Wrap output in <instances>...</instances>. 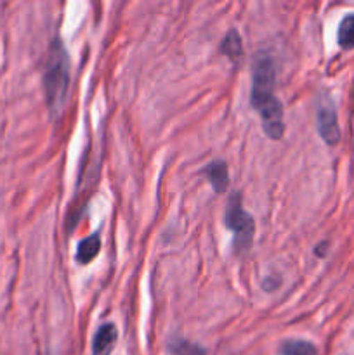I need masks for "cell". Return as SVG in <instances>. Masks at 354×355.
I'll return each mask as SVG.
<instances>
[{"mask_svg": "<svg viewBox=\"0 0 354 355\" xmlns=\"http://www.w3.org/2000/svg\"><path fill=\"white\" fill-rule=\"evenodd\" d=\"M274 83H276V71H274L273 59L260 55L253 64L252 106L262 118L264 132L271 139L278 141L285 134V121L283 106L274 94Z\"/></svg>", "mask_w": 354, "mask_h": 355, "instance_id": "1", "label": "cell"}, {"mask_svg": "<svg viewBox=\"0 0 354 355\" xmlns=\"http://www.w3.org/2000/svg\"><path fill=\"white\" fill-rule=\"evenodd\" d=\"M69 87V58L61 40L56 38L49 49L47 64L44 71V92L51 113L58 114L65 106Z\"/></svg>", "mask_w": 354, "mask_h": 355, "instance_id": "2", "label": "cell"}, {"mask_svg": "<svg viewBox=\"0 0 354 355\" xmlns=\"http://www.w3.org/2000/svg\"><path fill=\"white\" fill-rule=\"evenodd\" d=\"M226 225L229 231H233L235 239H233V248L238 255H245L250 252L253 243V231H255V224L248 211L243 208L242 196L239 194H233L228 201L224 214Z\"/></svg>", "mask_w": 354, "mask_h": 355, "instance_id": "3", "label": "cell"}, {"mask_svg": "<svg viewBox=\"0 0 354 355\" xmlns=\"http://www.w3.org/2000/svg\"><path fill=\"white\" fill-rule=\"evenodd\" d=\"M316 121H318V132L326 144H337L340 139L339 121H337L335 107L328 96H321L318 99L316 107Z\"/></svg>", "mask_w": 354, "mask_h": 355, "instance_id": "4", "label": "cell"}, {"mask_svg": "<svg viewBox=\"0 0 354 355\" xmlns=\"http://www.w3.org/2000/svg\"><path fill=\"white\" fill-rule=\"evenodd\" d=\"M117 326L106 322V324L99 326L92 340V355H111L117 343Z\"/></svg>", "mask_w": 354, "mask_h": 355, "instance_id": "5", "label": "cell"}, {"mask_svg": "<svg viewBox=\"0 0 354 355\" xmlns=\"http://www.w3.org/2000/svg\"><path fill=\"white\" fill-rule=\"evenodd\" d=\"M203 175L207 177L210 186L214 187L215 193H224L229 187V172L228 165L222 159H215V162L208 163L203 168Z\"/></svg>", "mask_w": 354, "mask_h": 355, "instance_id": "6", "label": "cell"}, {"mask_svg": "<svg viewBox=\"0 0 354 355\" xmlns=\"http://www.w3.org/2000/svg\"><path fill=\"white\" fill-rule=\"evenodd\" d=\"M101 250V238L97 234L87 236L85 239L78 243V248H76V262L87 266V263L92 262L97 255H99Z\"/></svg>", "mask_w": 354, "mask_h": 355, "instance_id": "7", "label": "cell"}, {"mask_svg": "<svg viewBox=\"0 0 354 355\" xmlns=\"http://www.w3.org/2000/svg\"><path fill=\"white\" fill-rule=\"evenodd\" d=\"M221 49L233 62H238L243 55V45H242V38H239L238 31L229 30L228 35H226V38L222 40Z\"/></svg>", "mask_w": 354, "mask_h": 355, "instance_id": "8", "label": "cell"}, {"mask_svg": "<svg viewBox=\"0 0 354 355\" xmlns=\"http://www.w3.org/2000/svg\"><path fill=\"white\" fill-rule=\"evenodd\" d=\"M337 40L342 49H353L354 47V14L344 17L339 24V31H337Z\"/></svg>", "mask_w": 354, "mask_h": 355, "instance_id": "9", "label": "cell"}, {"mask_svg": "<svg viewBox=\"0 0 354 355\" xmlns=\"http://www.w3.org/2000/svg\"><path fill=\"white\" fill-rule=\"evenodd\" d=\"M280 355H318L316 347L304 340H288L280 347Z\"/></svg>", "mask_w": 354, "mask_h": 355, "instance_id": "10", "label": "cell"}, {"mask_svg": "<svg viewBox=\"0 0 354 355\" xmlns=\"http://www.w3.org/2000/svg\"><path fill=\"white\" fill-rule=\"evenodd\" d=\"M169 350L172 355H207L200 345H196V343H191V342H187V340H183V338L170 340Z\"/></svg>", "mask_w": 354, "mask_h": 355, "instance_id": "11", "label": "cell"}]
</instances>
